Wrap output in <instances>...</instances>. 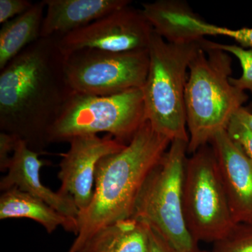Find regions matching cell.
Returning a JSON list of instances; mask_svg holds the SVG:
<instances>
[{
	"label": "cell",
	"mask_w": 252,
	"mask_h": 252,
	"mask_svg": "<svg viewBox=\"0 0 252 252\" xmlns=\"http://www.w3.org/2000/svg\"><path fill=\"white\" fill-rule=\"evenodd\" d=\"M198 252H205V251H199ZM215 252V251H214V252Z\"/></svg>",
	"instance_id": "484cf974"
},
{
	"label": "cell",
	"mask_w": 252,
	"mask_h": 252,
	"mask_svg": "<svg viewBox=\"0 0 252 252\" xmlns=\"http://www.w3.org/2000/svg\"><path fill=\"white\" fill-rule=\"evenodd\" d=\"M203 45L215 48L225 51L228 54L234 55L240 61L243 69L241 77L235 79L230 77V81L233 86L240 90L250 91L252 94V49H245L238 45H229L214 42L205 39L202 40Z\"/></svg>",
	"instance_id": "ac0fdd59"
},
{
	"label": "cell",
	"mask_w": 252,
	"mask_h": 252,
	"mask_svg": "<svg viewBox=\"0 0 252 252\" xmlns=\"http://www.w3.org/2000/svg\"><path fill=\"white\" fill-rule=\"evenodd\" d=\"M33 4L29 0H0V23L4 24L23 14Z\"/></svg>",
	"instance_id": "44dd1931"
},
{
	"label": "cell",
	"mask_w": 252,
	"mask_h": 252,
	"mask_svg": "<svg viewBox=\"0 0 252 252\" xmlns=\"http://www.w3.org/2000/svg\"><path fill=\"white\" fill-rule=\"evenodd\" d=\"M147 225L148 232V252H175L161 235L150 225Z\"/></svg>",
	"instance_id": "603a6c76"
},
{
	"label": "cell",
	"mask_w": 252,
	"mask_h": 252,
	"mask_svg": "<svg viewBox=\"0 0 252 252\" xmlns=\"http://www.w3.org/2000/svg\"><path fill=\"white\" fill-rule=\"evenodd\" d=\"M56 37H40L0 70V130L43 154L48 136L73 92Z\"/></svg>",
	"instance_id": "6da1fadb"
},
{
	"label": "cell",
	"mask_w": 252,
	"mask_h": 252,
	"mask_svg": "<svg viewBox=\"0 0 252 252\" xmlns=\"http://www.w3.org/2000/svg\"><path fill=\"white\" fill-rule=\"evenodd\" d=\"M183 208L187 228L197 243L222 241L237 225L222 185L215 152L208 144L186 160Z\"/></svg>",
	"instance_id": "52a82bcc"
},
{
	"label": "cell",
	"mask_w": 252,
	"mask_h": 252,
	"mask_svg": "<svg viewBox=\"0 0 252 252\" xmlns=\"http://www.w3.org/2000/svg\"><path fill=\"white\" fill-rule=\"evenodd\" d=\"M40 154L32 150L24 141L16 142L7 174L0 181L1 191L16 187L19 190L40 198L60 213L78 220L79 211L69 195L54 192L43 185L40 170L44 162L39 158Z\"/></svg>",
	"instance_id": "7c38bea8"
},
{
	"label": "cell",
	"mask_w": 252,
	"mask_h": 252,
	"mask_svg": "<svg viewBox=\"0 0 252 252\" xmlns=\"http://www.w3.org/2000/svg\"><path fill=\"white\" fill-rule=\"evenodd\" d=\"M69 142V150L61 154L62 160L58 177L61 186L59 191L72 197L80 214L92 201L99 160L120 152L126 144L110 135L104 137L96 135L78 136Z\"/></svg>",
	"instance_id": "30bf717a"
},
{
	"label": "cell",
	"mask_w": 252,
	"mask_h": 252,
	"mask_svg": "<svg viewBox=\"0 0 252 252\" xmlns=\"http://www.w3.org/2000/svg\"><path fill=\"white\" fill-rule=\"evenodd\" d=\"M45 11L43 0L34 3L26 12L2 24L0 30V70L41 37Z\"/></svg>",
	"instance_id": "e0dca14e"
},
{
	"label": "cell",
	"mask_w": 252,
	"mask_h": 252,
	"mask_svg": "<svg viewBox=\"0 0 252 252\" xmlns=\"http://www.w3.org/2000/svg\"><path fill=\"white\" fill-rule=\"evenodd\" d=\"M153 33L142 10L128 5L66 34L58 45L63 56L84 49L130 52L148 49Z\"/></svg>",
	"instance_id": "9c48e42d"
},
{
	"label": "cell",
	"mask_w": 252,
	"mask_h": 252,
	"mask_svg": "<svg viewBox=\"0 0 252 252\" xmlns=\"http://www.w3.org/2000/svg\"><path fill=\"white\" fill-rule=\"evenodd\" d=\"M149 67V50L111 52L84 49L64 56V71L73 92L107 96L142 89Z\"/></svg>",
	"instance_id": "ba28073f"
},
{
	"label": "cell",
	"mask_w": 252,
	"mask_h": 252,
	"mask_svg": "<svg viewBox=\"0 0 252 252\" xmlns=\"http://www.w3.org/2000/svg\"><path fill=\"white\" fill-rule=\"evenodd\" d=\"M78 252H148L147 223L133 217L96 231Z\"/></svg>",
	"instance_id": "2e32d148"
},
{
	"label": "cell",
	"mask_w": 252,
	"mask_h": 252,
	"mask_svg": "<svg viewBox=\"0 0 252 252\" xmlns=\"http://www.w3.org/2000/svg\"><path fill=\"white\" fill-rule=\"evenodd\" d=\"M201 41L172 44L154 32L149 44V72L142 88L146 119L171 142H189L185 106L187 70Z\"/></svg>",
	"instance_id": "277c9868"
},
{
	"label": "cell",
	"mask_w": 252,
	"mask_h": 252,
	"mask_svg": "<svg viewBox=\"0 0 252 252\" xmlns=\"http://www.w3.org/2000/svg\"><path fill=\"white\" fill-rule=\"evenodd\" d=\"M215 245L217 252H252V224H237L228 237Z\"/></svg>",
	"instance_id": "d6986e66"
},
{
	"label": "cell",
	"mask_w": 252,
	"mask_h": 252,
	"mask_svg": "<svg viewBox=\"0 0 252 252\" xmlns=\"http://www.w3.org/2000/svg\"><path fill=\"white\" fill-rule=\"evenodd\" d=\"M188 142L174 140L149 175L132 217L157 230L175 252H198L187 228L183 187Z\"/></svg>",
	"instance_id": "5b68a950"
},
{
	"label": "cell",
	"mask_w": 252,
	"mask_h": 252,
	"mask_svg": "<svg viewBox=\"0 0 252 252\" xmlns=\"http://www.w3.org/2000/svg\"><path fill=\"white\" fill-rule=\"evenodd\" d=\"M18 138L4 132H0V171H7Z\"/></svg>",
	"instance_id": "7402d4cb"
},
{
	"label": "cell",
	"mask_w": 252,
	"mask_h": 252,
	"mask_svg": "<svg viewBox=\"0 0 252 252\" xmlns=\"http://www.w3.org/2000/svg\"><path fill=\"white\" fill-rule=\"evenodd\" d=\"M226 36L234 39L239 45L245 49H252V28L238 30L229 28L226 32Z\"/></svg>",
	"instance_id": "cb8c5ba5"
},
{
	"label": "cell",
	"mask_w": 252,
	"mask_h": 252,
	"mask_svg": "<svg viewBox=\"0 0 252 252\" xmlns=\"http://www.w3.org/2000/svg\"><path fill=\"white\" fill-rule=\"evenodd\" d=\"M226 131L232 140L238 144L252 160V131L235 116L232 118Z\"/></svg>",
	"instance_id": "ffe728a7"
},
{
	"label": "cell",
	"mask_w": 252,
	"mask_h": 252,
	"mask_svg": "<svg viewBox=\"0 0 252 252\" xmlns=\"http://www.w3.org/2000/svg\"><path fill=\"white\" fill-rule=\"evenodd\" d=\"M45 15L41 37L61 39L104 17L128 6V0H44Z\"/></svg>",
	"instance_id": "4fadbf2b"
},
{
	"label": "cell",
	"mask_w": 252,
	"mask_h": 252,
	"mask_svg": "<svg viewBox=\"0 0 252 252\" xmlns=\"http://www.w3.org/2000/svg\"><path fill=\"white\" fill-rule=\"evenodd\" d=\"M210 144L235 223L252 224V159L226 130L217 133Z\"/></svg>",
	"instance_id": "8fae6325"
},
{
	"label": "cell",
	"mask_w": 252,
	"mask_h": 252,
	"mask_svg": "<svg viewBox=\"0 0 252 252\" xmlns=\"http://www.w3.org/2000/svg\"><path fill=\"white\" fill-rule=\"evenodd\" d=\"M234 116L252 131V113L250 110L245 107H241Z\"/></svg>",
	"instance_id": "d4e9b609"
},
{
	"label": "cell",
	"mask_w": 252,
	"mask_h": 252,
	"mask_svg": "<svg viewBox=\"0 0 252 252\" xmlns=\"http://www.w3.org/2000/svg\"><path fill=\"white\" fill-rule=\"evenodd\" d=\"M144 16L154 32L172 44L197 42L204 38L199 32L203 18L194 14L187 3L179 0H158L142 4Z\"/></svg>",
	"instance_id": "5bb4252c"
},
{
	"label": "cell",
	"mask_w": 252,
	"mask_h": 252,
	"mask_svg": "<svg viewBox=\"0 0 252 252\" xmlns=\"http://www.w3.org/2000/svg\"><path fill=\"white\" fill-rule=\"evenodd\" d=\"M189 64L185 89L187 153L193 154L210 143L214 136L226 130L232 118L248 99L245 91L230 83L229 54L203 45Z\"/></svg>",
	"instance_id": "3957f363"
},
{
	"label": "cell",
	"mask_w": 252,
	"mask_h": 252,
	"mask_svg": "<svg viewBox=\"0 0 252 252\" xmlns=\"http://www.w3.org/2000/svg\"><path fill=\"white\" fill-rule=\"evenodd\" d=\"M146 120L142 89L107 96L72 92L50 128L48 140L49 144L69 142L78 136L107 132L127 144Z\"/></svg>",
	"instance_id": "8992f818"
},
{
	"label": "cell",
	"mask_w": 252,
	"mask_h": 252,
	"mask_svg": "<svg viewBox=\"0 0 252 252\" xmlns=\"http://www.w3.org/2000/svg\"><path fill=\"white\" fill-rule=\"evenodd\" d=\"M171 142L146 120L125 148L99 160L92 201L78 217L79 231L67 252H79L100 228L132 217L146 180Z\"/></svg>",
	"instance_id": "7a4b0ae2"
},
{
	"label": "cell",
	"mask_w": 252,
	"mask_h": 252,
	"mask_svg": "<svg viewBox=\"0 0 252 252\" xmlns=\"http://www.w3.org/2000/svg\"><path fill=\"white\" fill-rule=\"evenodd\" d=\"M30 219L52 233L59 226L66 231L78 234V220L60 213L49 204L16 187L4 190L0 196V220Z\"/></svg>",
	"instance_id": "9a60e30c"
}]
</instances>
